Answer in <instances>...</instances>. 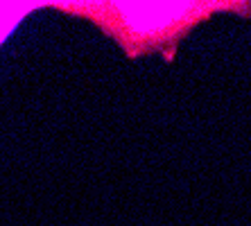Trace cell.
Segmentation results:
<instances>
[{
  "mask_svg": "<svg viewBox=\"0 0 251 226\" xmlns=\"http://www.w3.org/2000/svg\"><path fill=\"white\" fill-rule=\"evenodd\" d=\"M52 7L91 21L131 61L152 52H161L165 61H172L179 43L215 14L251 16V2L238 0H77L52 2Z\"/></svg>",
  "mask_w": 251,
  "mask_h": 226,
  "instance_id": "6da1fadb",
  "label": "cell"
},
{
  "mask_svg": "<svg viewBox=\"0 0 251 226\" xmlns=\"http://www.w3.org/2000/svg\"><path fill=\"white\" fill-rule=\"evenodd\" d=\"M39 7H52V2H0V46L18 27V23Z\"/></svg>",
  "mask_w": 251,
  "mask_h": 226,
  "instance_id": "7a4b0ae2",
  "label": "cell"
}]
</instances>
